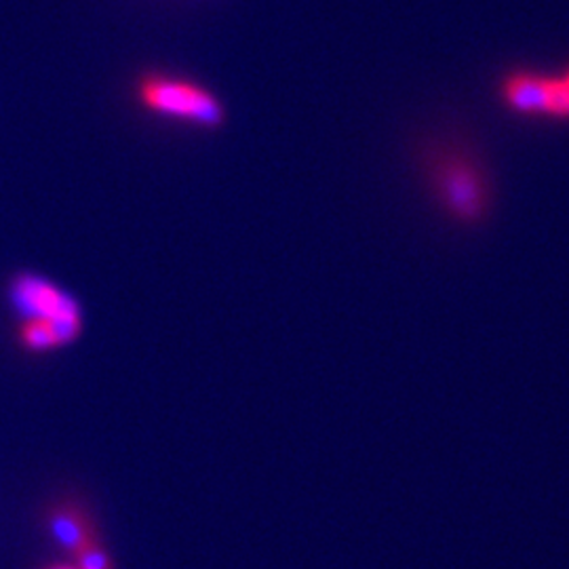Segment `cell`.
<instances>
[{"label": "cell", "mask_w": 569, "mask_h": 569, "mask_svg": "<svg viewBox=\"0 0 569 569\" xmlns=\"http://www.w3.org/2000/svg\"><path fill=\"white\" fill-rule=\"evenodd\" d=\"M44 569H79L77 568V563L72 561V563H53V566H49V568Z\"/></svg>", "instance_id": "8"}, {"label": "cell", "mask_w": 569, "mask_h": 569, "mask_svg": "<svg viewBox=\"0 0 569 569\" xmlns=\"http://www.w3.org/2000/svg\"><path fill=\"white\" fill-rule=\"evenodd\" d=\"M49 531L61 549L72 557L96 545H102L91 515L79 505H60L49 512Z\"/></svg>", "instance_id": "5"}, {"label": "cell", "mask_w": 569, "mask_h": 569, "mask_svg": "<svg viewBox=\"0 0 569 569\" xmlns=\"http://www.w3.org/2000/svg\"><path fill=\"white\" fill-rule=\"evenodd\" d=\"M82 331V327L61 326L51 321H18L16 340L26 352L44 355L74 345Z\"/></svg>", "instance_id": "6"}, {"label": "cell", "mask_w": 569, "mask_h": 569, "mask_svg": "<svg viewBox=\"0 0 569 569\" xmlns=\"http://www.w3.org/2000/svg\"><path fill=\"white\" fill-rule=\"evenodd\" d=\"M496 98L515 119L569 124V61L552 70L507 68L496 82Z\"/></svg>", "instance_id": "3"}, {"label": "cell", "mask_w": 569, "mask_h": 569, "mask_svg": "<svg viewBox=\"0 0 569 569\" xmlns=\"http://www.w3.org/2000/svg\"><path fill=\"white\" fill-rule=\"evenodd\" d=\"M74 563L79 569H114V563L102 545L82 550L81 555L74 557Z\"/></svg>", "instance_id": "7"}, {"label": "cell", "mask_w": 569, "mask_h": 569, "mask_svg": "<svg viewBox=\"0 0 569 569\" xmlns=\"http://www.w3.org/2000/svg\"><path fill=\"white\" fill-rule=\"evenodd\" d=\"M4 298L18 321H51L84 329L81 300L63 284L34 270H18L4 284Z\"/></svg>", "instance_id": "4"}, {"label": "cell", "mask_w": 569, "mask_h": 569, "mask_svg": "<svg viewBox=\"0 0 569 569\" xmlns=\"http://www.w3.org/2000/svg\"><path fill=\"white\" fill-rule=\"evenodd\" d=\"M420 167L428 194L449 222L479 226L491 209V182L477 154L458 142L425 146Z\"/></svg>", "instance_id": "1"}, {"label": "cell", "mask_w": 569, "mask_h": 569, "mask_svg": "<svg viewBox=\"0 0 569 569\" xmlns=\"http://www.w3.org/2000/svg\"><path fill=\"white\" fill-rule=\"evenodd\" d=\"M129 96L142 114L157 121L197 131H218L228 121L222 98L209 84L182 72L146 68L131 81Z\"/></svg>", "instance_id": "2"}]
</instances>
